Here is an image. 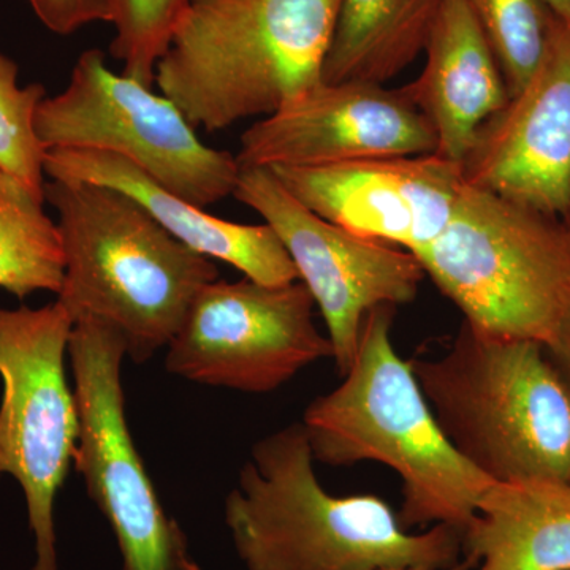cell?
Instances as JSON below:
<instances>
[{
    "mask_svg": "<svg viewBox=\"0 0 570 570\" xmlns=\"http://www.w3.org/2000/svg\"><path fill=\"white\" fill-rule=\"evenodd\" d=\"M224 519L247 570H445L463 554L456 528L411 534L376 494L325 491L302 423L255 442Z\"/></svg>",
    "mask_w": 570,
    "mask_h": 570,
    "instance_id": "6da1fadb",
    "label": "cell"
},
{
    "mask_svg": "<svg viewBox=\"0 0 570 570\" xmlns=\"http://www.w3.org/2000/svg\"><path fill=\"white\" fill-rule=\"evenodd\" d=\"M393 306L367 314L344 381L307 406L302 425L314 461H376L401 479L403 530L449 524L463 532L491 480L442 433L411 362L392 341Z\"/></svg>",
    "mask_w": 570,
    "mask_h": 570,
    "instance_id": "7a4b0ae2",
    "label": "cell"
},
{
    "mask_svg": "<svg viewBox=\"0 0 570 570\" xmlns=\"http://www.w3.org/2000/svg\"><path fill=\"white\" fill-rule=\"evenodd\" d=\"M43 197L58 213L66 258L58 302L73 322L97 318L118 330L134 363L168 347L202 288L219 279L212 258L102 184L50 179Z\"/></svg>",
    "mask_w": 570,
    "mask_h": 570,
    "instance_id": "3957f363",
    "label": "cell"
},
{
    "mask_svg": "<svg viewBox=\"0 0 570 570\" xmlns=\"http://www.w3.org/2000/svg\"><path fill=\"white\" fill-rule=\"evenodd\" d=\"M340 0H193L156 85L193 127L273 115L322 81Z\"/></svg>",
    "mask_w": 570,
    "mask_h": 570,
    "instance_id": "277c9868",
    "label": "cell"
},
{
    "mask_svg": "<svg viewBox=\"0 0 570 570\" xmlns=\"http://www.w3.org/2000/svg\"><path fill=\"white\" fill-rule=\"evenodd\" d=\"M411 365L442 433L491 482H570V395L543 344L463 322L444 355Z\"/></svg>",
    "mask_w": 570,
    "mask_h": 570,
    "instance_id": "5b68a950",
    "label": "cell"
},
{
    "mask_svg": "<svg viewBox=\"0 0 570 570\" xmlns=\"http://www.w3.org/2000/svg\"><path fill=\"white\" fill-rule=\"evenodd\" d=\"M414 255L487 335L546 344L570 306L566 224L468 184L448 228Z\"/></svg>",
    "mask_w": 570,
    "mask_h": 570,
    "instance_id": "8992f818",
    "label": "cell"
},
{
    "mask_svg": "<svg viewBox=\"0 0 570 570\" xmlns=\"http://www.w3.org/2000/svg\"><path fill=\"white\" fill-rule=\"evenodd\" d=\"M36 134L45 153L97 149L124 157L200 208L234 195L242 171L234 154L206 146L171 100L112 71L100 50L82 52L66 89L41 100Z\"/></svg>",
    "mask_w": 570,
    "mask_h": 570,
    "instance_id": "52a82bcc",
    "label": "cell"
},
{
    "mask_svg": "<svg viewBox=\"0 0 570 570\" xmlns=\"http://www.w3.org/2000/svg\"><path fill=\"white\" fill-rule=\"evenodd\" d=\"M56 299L41 307H0V479L22 489L33 535L31 570H59L55 501L77 448V400L66 373L73 330Z\"/></svg>",
    "mask_w": 570,
    "mask_h": 570,
    "instance_id": "ba28073f",
    "label": "cell"
},
{
    "mask_svg": "<svg viewBox=\"0 0 570 570\" xmlns=\"http://www.w3.org/2000/svg\"><path fill=\"white\" fill-rule=\"evenodd\" d=\"M69 356L80 422L73 464L118 540L122 570H183L189 542L165 512L127 425L126 341L102 321L80 318Z\"/></svg>",
    "mask_w": 570,
    "mask_h": 570,
    "instance_id": "9c48e42d",
    "label": "cell"
},
{
    "mask_svg": "<svg viewBox=\"0 0 570 570\" xmlns=\"http://www.w3.org/2000/svg\"><path fill=\"white\" fill-rule=\"evenodd\" d=\"M305 284L265 285L249 277L206 284L194 299L165 367L195 384L264 395L318 360L333 358L314 324Z\"/></svg>",
    "mask_w": 570,
    "mask_h": 570,
    "instance_id": "30bf717a",
    "label": "cell"
},
{
    "mask_svg": "<svg viewBox=\"0 0 570 570\" xmlns=\"http://www.w3.org/2000/svg\"><path fill=\"white\" fill-rule=\"evenodd\" d=\"M234 197L261 214L321 309L337 370L346 373L363 322L381 306L414 302L425 272L412 253L363 238L303 205L272 170L242 168Z\"/></svg>",
    "mask_w": 570,
    "mask_h": 570,
    "instance_id": "8fae6325",
    "label": "cell"
},
{
    "mask_svg": "<svg viewBox=\"0 0 570 570\" xmlns=\"http://www.w3.org/2000/svg\"><path fill=\"white\" fill-rule=\"evenodd\" d=\"M438 151L433 126L403 89L324 82L258 119L239 140L242 168L318 167Z\"/></svg>",
    "mask_w": 570,
    "mask_h": 570,
    "instance_id": "7c38bea8",
    "label": "cell"
},
{
    "mask_svg": "<svg viewBox=\"0 0 570 570\" xmlns=\"http://www.w3.org/2000/svg\"><path fill=\"white\" fill-rule=\"evenodd\" d=\"M464 181L543 216L570 214V26L554 21L531 80L480 127Z\"/></svg>",
    "mask_w": 570,
    "mask_h": 570,
    "instance_id": "4fadbf2b",
    "label": "cell"
},
{
    "mask_svg": "<svg viewBox=\"0 0 570 570\" xmlns=\"http://www.w3.org/2000/svg\"><path fill=\"white\" fill-rule=\"evenodd\" d=\"M272 171L330 223L412 254L448 228L466 187L463 167L436 153Z\"/></svg>",
    "mask_w": 570,
    "mask_h": 570,
    "instance_id": "5bb4252c",
    "label": "cell"
},
{
    "mask_svg": "<svg viewBox=\"0 0 570 570\" xmlns=\"http://www.w3.org/2000/svg\"><path fill=\"white\" fill-rule=\"evenodd\" d=\"M43 168L50 179L102 184L129 195L184 246L234 266L255 283L284 285L298 281L291 255L268 224L219 219L165 189L124 157L97 149H51L45 153Z\"/></svg>",
    "mask_w": 570,
    "mask_h": 570,
    "instance_id": "9a60e30c",
    "label": "cell"
},
{
    "mask_svg": "<svg viewBox=\"0 0 570 570\" xmlns=\"http://www.w3.org/2000/svg\"><path fill=\"white\" fill-rule=\"evenodd\" d=\"M425 66L403 92L433 126L439 156L463 165L480 127L509 100L489 39L464 0H441Z\"/></svg>",
    "mask_w": 570,
    "mask_h": 570,
    "instance_id": "2e32d148",
    "label": "cell"
},
{
    "mask_svg": "<svg viewBox=\"0 0 570 570\" xmlns=\"http://www.w3.org/2000/svg\"><path fill=\"white\" fill-rule=\"evenodd\" d=\"M479 570H570V482H493L463 531Z\"/></svg>",
    "mask_w": 570,
    "mask_h": 570,
    "instance_id": "e0dca14e",
    "label": "cell"
},
{
    "mask_svg": "<svg viewBox=\"0 0 570 570\" xmlns=\"http://www.w3.org/2000/svg\"><path fill=\"white\" fill-rule=\"evenodd\" d=\"M441 0H340L322 81L384 85L425 50Z\"/></svg>",
    "mask_w": 570,
    "mask_h": 570,
    "instance_id": "ac0fdd59",
    "label": "cell"
},
{
    "mask_svg": "<svg viewBox=\"0 0 570 570\" xmlns=\"http://www.w3.org/2000/svg\"><path fill=\"white\" fill-rule=\"evenodd\" d=\"M45 198L0 167V288L24 299L37 292L58 295L63 283V247Z\"/></svg>",
    "mask_w": 570,
    "mask_h": 570,
    "instance_id": "d6986e66",
    "label": "cell"
},
{
    "mask_svg": "<svg viewBox=\"0 0 570 570\" xmlns=\"http://www.w3.org/2000/svg\"><path fill=\"white\" fill-rule=\"evenodd\" d=\"M497 56L509 97L531 80L557 18L542 0H464Z\"/></svg>",
    "mask_w": 570,
    "mask_h": 570,
    "instance_id": "ffe728a7",
    "label": "cell"
},
{
    "mask_svg": "<svg viewBox=\"0 0 570 570\" xmlns=\"http://www.w3.org/2000/svg\"><path fill=\"white\" fill-rule=\"evenodd\" d=\"M45 97L41 85L21 86L17 62L0 55V167L41 197L45 149L36 134V112Z\"/></svg>",
    "mask_w": 570,
    "mask_h": 570,
    "instance_id": "44dd1931",
    "label": "cell"
},
{
    "mask_svg": "<svg viewBox=\"0 0 570 570\" xmlns=\"http://www.w3.org/2000/svg\"><path fill=\"white\" fill-rule=\"evenodd\" d=\"M193 0H118L111 55L122 62V73L153 88L176 22Z\"/></svg>",
    "mask_w": 570,
    "mask_h": 570,
    "instance_id": "7402d4cb",
    "label": "cell"
},
{
    "mask_svg": "<svg viewBox=\"0 0 570 570\" xmlns=\"http://www.w3.org/2000/svg\"><path fill=\"white\" fill-rule=\"evenodd\" d=\"M41 24L58 36H70L92 22L115 21L118 0H28Z\"/></svg>",
    "mask_w": 570,
    "mask_h": 570,
    "instance_id": "603a6c76",
    "label": "cell"
},
{
    "mask_svg": "<svg viewBox=\"0 0 570 570\" xmlns=\"http://www.w3.org/2000/svg\"><path fill=\"white\" fill-rule=\"evenodd\" d=\"M543 348L570 395V306Z\"/></svg>",
    "mask_w": 570,
    "mask_h": 570,
    "instance_id": "cb8c5ba5",
    "label": "cell"
},
{
    "mask_svg": "<svg viewBox=\"0 0 570 570\" xmlns=\"http://www.w3.org/2000/svg\"><path fill=\"white\" fill-rule=\"evenodd\" d=\"M558 21L570 26V0H542Z\"/></svg>",
    "mask_w": 570,
    "mask_h": 570,
    "instance_id": "d4e9b609",
    "label": "cell"
},
{
    "mask_svg": "<svg viewBox=\"0 0 570 570\" xmlns=\"http://www.w3.org/2000/svg\"><path fill=\"white\" fill-rule=\"evenodd\" d=\"M472 568H475V566L472 564L471 561L466 560V558H464V560L461 561L460 564L453 566V568L445 569V570H469ZM183 570H202V568H200V566L197 564V562H195L193 560V558L189 557V558H187L186 561H184ZM392 570H420V569H392Z\"/></svg>",
    "mask_w": 570,
    "mask_h": 570,
    "instance_id": "484cf974",
    "label": "cell"
},
{
    "mask_svg": "<svg viewBox=\"0 0 570 570\" xmlns=\"http://www.w3.org/2000/svg\"><path fill=\"white\" fill-rule=\"evenodd\" d=\"M562 223L566 224V227H568V230H569V234H570V214H569L568 217H566L564 220H562Z\"/></svg>",
    "mask_w": 570,
    "mask_h": 570,
    "instance_id": "4316f807",
    "label": "cell"
}]
</instances>
